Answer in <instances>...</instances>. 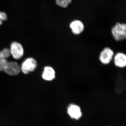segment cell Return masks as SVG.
Returning <instances> with one entry per match:
<instances>
[{
  "mask_svg": "<svg viewBox=\"0 0 126 126\" xmlns=\"http://www.w3.org/2000/svg\"><path fill=\"white\" fill-rule=\"evenodd\" d=\"M111 33L114 40L117 42L123 41L126 38V25L117 22L113 26Z\"/></svg>",
  "mask_w": 126,
  "mask_h": 126,
  "instance_id": "1",
  "label": "cell"
},
{
  "mask_svg": "<svg viewBox=\"0 0 126 126\" xmlns=\"http://www.w3.org/2000/svg\"><path fill=\"white\" fill-rule=\"evenodd\" d=\"M114 55V51L111 48L105 47L99 53L98 59L103 65H108L113 60Z\"/></svg>",
  "mask_w": 126,
  "mask_h": 126,
  "instance_id": "2",
  "label": "cell"
},
{
  "mask_svg": "<svg viewBox=\"0 0 126 126\" xmlns=\"http://www.w3.org/2000/svg\"><path fill=\"white\" fill-rule=\"evenodd\" d=\"M126 81L125 77L123 74L118 73L115 81L114 89L117 94H122L126 89Z\"/></svg>",
  "mask_w": 126,
  "mask_h": 126,
  "instance_id": "3",
  "label": "cell"
},
{
  "mask_svg": "<svg viewBox=\"0 0 126 126\" xmlns=\"http://www.w3.org/2000/svg\"><path fill=\"white\" fill-rule=\"evenodd\" d=\"M37 67V63L34 59L30 58L24 61L21 64V69L25 74H28L30 72L35 70Z\"/></svg>",
  "mask_w": 126,
  "mask_h": 126,
  "instance_id": "4",
  "label": "cell"
},
{
  "mask_svg": "<svg viewBox=\"0 0 126 126\" xmlns=\"http://www.w3.org/2000/svg\"><path fill=\"white\" fill-rule=\"evenodd\" d=\"M21 67L19 64L15 61L7 62L3 71L5 73L11 76H15L20 73Z\"/></svg>",
  "mask_w": 126,
  "mask_h": 126,
  "instance_id": "5",
  "label": "cell"
},
{
  "mask_svg": "<svg viewBox=\"0 0 126 126\" xmlns=\"http://www.w3.org/2000/svg\"><path fill=\"white\" fill-rule=\"evenodd\" d=\"M10 50L11 54L15 59H20L23 56L24 49L23 46L19 43L13 42L11 45Z\"/></svg>",
  "mask_w": 126,
  "mask_h": 126,
  "instance_id": "6",
  "label": "cell"
},
{
  "mask_svg": "<svg viewBox=\"0 0 126 126\" xmlns=\"http://www.w3.org/2000/svg\"><path fill=\"white\" fill-rule=\"evenodd\" d=\"M67 112L68 115L73 119L79 120L82 116V112L79 106L71 104L68 106Z\"/></svg>",
  "mask_w": 126,
  "mask_h": 126,
  "instance_id": "7",
  "label": "cell"
},
{
  "mask_svg": "<svg viewBox=\"0 0 126 126\" xmlns=\"http://www.w3.org/2000/svg\"><path fill=\"white\" fill-rule=\"evenodd\" d=\"M72 33L75 35H79L82 34L84 31V24L81 20H75L72 21L69 24Z\"/></svg>",
  "mask_w": 126,
  "mask_h": 126,
  "instance_id": "8",
  "label": "cell"
},
{
  "mask_svg": "<svg viewBox=\"0 0 126 126\" xmlns=\"http://www.w3.org/2000/svg\"><path fill=\"white\" fill-rule=\"evenodd\" d=\"M113 63L116 67L123 68L126 66V55L124 53L118 52L114 55L113 59Z\"/></svg>",
  "mask_w": 126,
  "mask_h": 126,
  "instance_id": "9",
  "label": "cell"
},
{
  "mask_svg": "<svg viewBox=\"0 0 126 126\" xmlns=\"http://www.w3.org/2000/svg\"><path fill=\"white\" fill-rule=\"evenodd\" d=\"M56 77V72L54 69L50 66H47L44 69L42 78L44 80L47 81L53 80Z\"/></svg>",
  "mask_w": 126,
  "mask_h": 126,
  "instance_id": "10",
  "label": "cell"
},
{
  "mask_svg": "<svg viewBox=\"0 0 126 126\" xmlns=\"http://www.w3.org/2000/svg\"><path fill=\"white\" fill-rule=\"evenodd\" d=\"M11 55L10 49L8 48H4L0 52V71H3L8 62L7 59Z\"/></svg>",
  "mask_w": 126,
  "mask_h": 126,
  "instance_id": "11",
  "label": "cell"
},
{
  "mask_svg": "<svg viewBox=\"0 0 126 126\" xmlns=\"http://www.w3.org/2000/svg\"><path fill=\"white\" fill-rule=\"evenodd\" d=\"M56 4L60 7L66 8L71 4L72 0H55Z\"/></svg>",
  "mask_w": 126,
  "mask_h": 126,
  "instance_id": "12",
  "label": "cell"
},
{
  "mask_svg": "<svg viewBox=\"0 0 126 126\" xmlns=\"http://www.w3.org/2000/svg\"><path fill=\"white\" fill-rule=\"evenodd\" d=\"M0 17L2 21L6 20L7 19V16L6 14L4 12H0Z\"/></svg>",
  "mask_w": 126,
  "mask_h": 126,
  "instance_id": "13",
  "label": "cell"
},
{
  "mask_svg": "<svg viewBox=\"0 0 126 126\" xmlns=\"http://www.w3.org/2000/svg\"><path fill=\"white\" fill-rule=\"evenodd\" d=\"M2 20H1V19L0 17V25H1L2 24Z\"/></svg>",
  "mask_w": 126,
  "mask_h": 126,
  "instance_id": "14",
  "label": "cell"
}]
</instances>
